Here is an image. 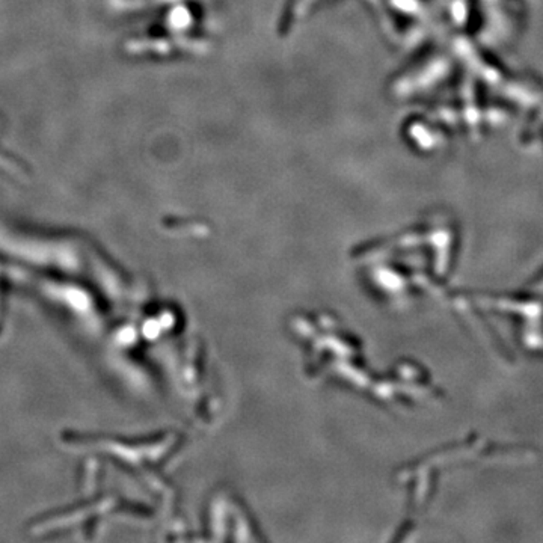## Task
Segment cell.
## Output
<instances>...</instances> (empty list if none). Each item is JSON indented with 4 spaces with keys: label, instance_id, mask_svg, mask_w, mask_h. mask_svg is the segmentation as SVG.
Instances as JSON below:
<instances>
[{
    "label": "cell",
    "instance_id": "6da1fadb",
    "mask_svg": "<svg viewBox=\"0 0 543 543\" xmlns=\"http://www.w3.org/2000/svg\"><path fill=\"white\" fill-rule=\"evenodd\" d=\"M0 168H2L4 171H6V172H9V174H12V175H16V177H18V178H24V177H26V175H24L23 169H21L16 162H12V160L6 159V157L2 155V154H0Z\"/></svg>",
    "mask_w": 543,
    "mask_h": 543
}]
</instances>
